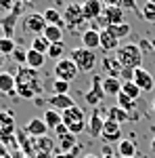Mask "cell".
<instances>
[{
  "mask_svg": "<svg viewBox=\"0 0 155 158\" xmlns=\"http://www.w3.org/2000/svg\"><path fill=\"white\" fill-rule=\"evenodd\" d=\"M105 11V4L101 0H84L82 2V13L86 21H96Z\"/></svg>",
  "mask_w": 155,
  "mask_h": 158,
  "instance_id": "obj_10",
  "label": "cell"
},
{
  "mask_svg": "<svg viewBox=\"0 0 155 158\" xmlns=\"http://www.w3.org/2000/svg\"><path fill=\"white\" fill-rule=\"evenodd\" d=\"M151 114H155V99L151 101Z\"/></svg>",
  "mask_w": 155,
  "mask_h": 158,
  "instance_id": "obj_49",
  "label": "cell"
},
{
  "mask_svg": "<svg viewBox=\"0 0 155 158\" xmlns=\"http://www.w3.org/2000/svg\"><path fill=\"white\" fill-rule=\"evenodd\" d=\"M17 2H21V0H0V13H13V9L17 6Z\"/></svg>",
  "mask_w": 155,
  "mask_h": 158,
  "instance_id": "obj_40",
  "label": "cell"
},
{
  "mask_svg": "<svg viewBox=\"0 0 155 158\" xmlns=\"http://www.w3.org/2000/svg\"><path fill=\"white\" fill-rule=\"evenodd\" d=\"M122 85L124 82L119 78H111V76L103 78V91H105V95H111V97H118L122 93Z\"/></svg>",
  "mask_w": 155,
  "mask_h": 158,
  "instance_id": "obj_21",
  "label": "cell"
},
{
  "mask_svg": "<svg viewBox=\"0 0 155 158\" xmlns=\"http://www.w3.org/2000/svg\"><path fill=\"white\" fill-rule=\"evenodd\" d=\"M9 158H27V156H25L21 150H15V152H11V154H9Z\"/></svg>",
  "mask_w": 155,
  "mask_h": 158,
  "instance_id": "obj_45",
  "label": "cell"
},
{
  "mask_svg": "<svg viewBox=\"0 0 155 158\" xmlns=\"http://www.w3.org/2000/svg\"><path fill=\"white\" fill-rule=\"evenodd\" d=\"M17 49L15 40L13 38H6V36H0V55H13V51Z\"/></svg>",
  "mask_w": 155,
  "mask_h": 158,
  "instance_id": "obj_33",
  "label": "cell"
},
{
  "mask_svg": "<svg viewBox=\"0 0 155 158\" xmlns=\"http://www.w3.org/2000/svg\"><path fill=\"white\" fill-rule=\"evenodd\" d=\"M25 65L32 68V70H40V68L44 65V55L29 47V49H27V63H25Z\"/></svg>",
  "mask_w": 155,
  "mask_h": 158,
  "instance_id": "obj_29",
  "label": "cell"
},
{
  "mask_svg": "<svg viewBox=\"0 0 155 158\" xmlns=\"http://www.w3.org/2000/svg\"><path fill=\"white\" fill-rule=\"evenodd\" d=\"M46 103L50 106V110H57V112H65L76 106L73 97H69V95H50V97H46Z\"/></svg>",
  "mask_w": 155,
  "mask_h": 158,
  "instance_id": "obj_15",
  "label": "cell"
},
{
  "mask_svg": "<svg viewBox=\"0 0 155 158\" xmlns=\"http://www.w3.org/2000/svg\"><path fill=\"white\" fill-rule=\"evenodd\" d=\"M55 78H59V80H65V82H72V80H76V76L80 74V70H78V65L73 63L72 59H59L57 63H55Z\"/></svg>",
  "mask_w": 155,
  "mask_h": 158,
  "instance_id": "obj_7",
  "label": "cell"
},
{
  "mask_svg": "<svg viewBox=\"0 0 155 158\" xmlns=\"http://www.w3.org/2000/svg\"><path fill=\"white\" fill-rule=\"evenodd\" d=\"M105 6H119V0H101Z\"/></svg>",
  "mask_w": 155,
  "mask_h": 158,
  "instance_id": "obj_46",
  "label": "cell"
},
{
  "mask_svg": "<svg viewBox=\"0 0 155 158\" xmlns=\"http://www.w3.org/2000/svg\"><path fill=\"white\" fill-rule=\"evenodd\" d=\"M0 93L2 95H13L17 93V82L11 72H0Z\"/></svg>",
  "mask_w": 155,
  "mask_h": 158,
  "instance_id": "obj_18",
  "label": "cell"
},
{
  "mask_svg": "<svg viewBox=\"0 0 155 158\" xmlns=\"http://www.w3.org/2000/svg\"><path fill=\"white\" fill-rule=\"evenodd\" d=\"M107 120H113L118 122V124H124L126 120H132V116L126 112V110H122L119 106H111L107 110Z\"/></svg>",
  "mask_w": 155,
  "mask_h": 158,
  "instance_id": "obj_23",
  "label": "cell"
},
{
  "mask_svg": "<svg viewBox=\"0 0 155 158\" xmlns=\"http://www.w3.org/2000/svg\"><path fill=\"white\" fill-rule=\"evenodd\" d=\"M15 137V116L9 110H0V139H11Z\"/></svg>",
  "mask_w": 155,
  "mask_h": 158,
  "instance_id": "obj_9",
  "label": "cell"
},
{
  "mask_svg": "<svg viewBox=\"0 0 155 158\" xmlns=\"http://www.w3.org/2000/svg\"><path fill=\"white\" fill-rule=\"evenodd\" d=\"M13 59L19 63V68H21V65H25V63H27V51H23L21 47H17V49L13 51Z\"/></svg>",
  "mask_w": 155,
  "mask_h": 158,
  "instance_id": "obj_39",
  "label": "cell"
},
{
  "mask_svg": "<svg viewBox=\"0 0 155 158\" xmlns=\"http://www.w3.org/2000/svg\"><path fill=\"white\" fill-rule=\"evenodd\" d=\"M21 2H23V4H32L34 0H21Z\"/></svg>",
  "mask_w": 155,
  "mask_h": 158,
  "instance_id": "obj_53",
  "label": "cell"
},
{
  "mask_svg": "<svg viewBox=\"0 0 155 158\" xmlns=\"http://www.w3.org/2000/svg\"><path fill=\"white\" fill-rule=\"evenodd\" d=\"M4 65V55H0V68Z\"/></svg>",
  "mask_w": 155,
  "mask_h": 158,
  "instance_id": "obj_51",
  "label": "cell"
},
{
  "mask_svg": "<svg viewBox=\"0 0 155 158\" xmlns=\"http://www.w3.org/2000/svg\"><path fill=\"white\" fill-rule=\"evenodd\" d=\"M82 47L84 49L96 51L101 49V30H95V27H88L82 32Z\"/></svg>",
  "mask_w": 155,
  "mask_h": 158,
  "instance_id": "obj_14",
  "label": "cell"
},
{
  "mask_svg": "<svg viewBox=\"0 0 155 158\" xmlns=\"http://www.w3.org/2000/svg\"><path fill=\"white\" fill-rule=\"evenodd\" d=\"M63 21L67 27H80L84 25V13H82V2H69L67 6H65V11H63Z\"/></svg>",
  "mask_w": 155,
  "mask_h": 158,
  "instance_id": "obj_6",
  "label": "cell"
},
{
  "mask_svg": "<svg viewBox=\"0 0 155 158\" xmlns=\"http://www.w3.org/2000/svg\"><path fill=\"white\" fill-rule=\"evenodd\" d=\"M0 158H9V148L0 141Z\"/></svg>",
  "mask_w": 155,
  "mask_h": 158,
  "instance_id": "obj_44",
  "label": "cell"
},
{
  "mask_svg": "<svg viewBox=\"0 0 155 158\" xmlns=\"http://www.w3.org/2000/svg\"><path fill=\"white\" fill-rule=\"evenodd\" d=\"M101 139L103 141H107V143H113V141H122L124 137H122V124L113 120H107L105 118V127H103V135H101Z\"/></svg>",
  "mask_w": 155,
  "mask_h": 158,
  "instance_id": "obj_11",
  "label": "cell"
},
{
  "mask_svg": "<svg viewBox=\"0 0 155 158\" xmlns=\"http://www.w3.org/2000/svg\"><path fill=\"white\" fill-rule=\"evenodd\" d=\"M101 49L103 51H118L119 49V40L113 36L111 30H101Z\"/></svg>",
  "mask_w": 155,
  "mask_h": 158,
  "instance_id": "obj_20",
  "label": "cell"
},
{
  "mask_svg": "<svg viewBox=\"0 0 155 158\" xmlns=\"http://www.w3.org/2000/svg\"><path fill=\"white\" fill-rule=\"evenodd\" d=\"M103 127H105V118L99 114V110L90 114V120H88V133L92 137H101L103 135Z\"/></svg>",
  "mask_w": 155,
  "mask_h": 158,
  "instance_id": "obj_19",
  "label": "cell"
},
{
  "mask_svg": "<svg viewBox=\"0 0 155 158\" xmlns=\"http://www.w3.org/2000/svg\"><path fill=\"white\" fill-rule=\"evenodd\" d=\"M109 30L113 32V36L118 38V40H122V38H126V36H130V32H132V27L126 23V21H124L122 25H111Z\"/></svg>",
  "mask_w": 155,
  "mask_h": 158,
  "instance_id": "obj_34",
  "label": "cell"
},
{
  "mask_svg": "<svg viewBox=\"0 0 155 158\" xmlns=\"http://www.w3.org/2000/svg\"><path fill=\"white\" fill-rule=\"evenodd\" d=\"M63 53H65V44H63V42H55V44H50V49H48V57L59 61V59H63Z\"/></svg>",
  "mask_w": 155,
  "mask_h": 158,
  "instance_id": "obj_36",
  "label": "cell"
},
{
  "mask_svg": "<svg viewBox=\"0 0 155 158\" xmlns=\"http://www.w3.org/2000/svg\"><path fill=\"white\" fill-rule=\"evenodd\" d=\"M101 17L105 19V25H107V27L124 23V11H122L119 6H105V11H103Z\"/></svg>",
  "mask_w": 155,
  "mask_h": 158,
  "instance_id": "obj_16",
  "label": "cell"
},
{
  "mask_svg": "<svg viewBox=\"0 0 155 158\" xmlns=\"http://www.w3.org/2000/svg\"><path fill=\"white\" fill-rule=\"evenodd\" d=\"M69 59L78 65V70L80 72H90V70H95L96 65V51H90V49H84V47H78V49L72 51V57Z\"/></svg>",
  "mask_w": 155,
  "mask_h": 158,
  "instance_id": "obj_4",
  "label": "cell"
},
{
  "mask_svg": "<svg viewBox=\"0 0 155 158\" xmlns=\"http://www.w3.org/2000/svg\"><path fill=\"white\" fill-rule=\"evenodd\" d=\"M32 158H50V154H42V152H38V154H34Z\"/></svg>",
  "mask_w": 155,
  "mask_h": 158,
  "instance_id": "obj_47",
  "label": "cell"
},
{
  "mask_svg": "<svg viewBox=\"0 0 155 158\" xmlns=\"http://www.w3.org/2000/svg\"><path fill=\"white\" fill-rule=\"evenodd\" d=\"M42 36L46 38L50 44H55V42H63V27L46 25V30H44V34H42Z\"/></svg>",
  "mask_w": 155,
  "mask_h": 158,
  "instance_id": "obj_30",
  "label": "cell"
},
{
  "mask_svg": "<svg viewBox=\"0 0 155 158\" xmlns=\"http://www.w3.org/2000/svg\"><path fill=\"white\" fill-rule=\"evenodd\" d=\"M141 17H143L145 21H149V23H155V4H145L143 9H141Z\"/></svg>",
  "mask_w": 155,
  "mask_h": 158,
  "instance_id": "obj_38",
  "label": "cell"
},
{
  "mask_svg": "<svg viewBox=\"0 0 155 158\" xmlns=\"http://www.w3.org/2000/svg\"><path fill=\"white\" fill-rule=\"evenodd\" d=\"M132 82L138 86L141 91H153L155 78H153L149 72H147L145 68H138V70H134V80H132Z\"/></svg>",
  "mask_w": 155,
  "mask_h": 158,
  "instance_id": "obj_13",
  "label": "cell"
},
{
  "mask_svg": "<svg viewBox=\"0 0 155 158\" xmlns=\"http://www.w3.org/2000/svg\"><path fill=\"white\" fill-rule=\"evenodd\" d=\"M149 42H151V51H155V38H153V40H149Z\"/></svg>",
  "mask_w": 155,
  "mask_h": 158,
  "instance_id": "obj_50",
  "label": "cell"
},
{
  "mask_svg": "<svg viewBox=\"0 0 155 158\" xmlns=\"http://www.w3.org/2000/svg\"><path fill=\"white\" fill-rule=\"evenodd\" d=\"M15 82H17V95L23 97V99H36V95L42 91L38 70H32V68H27V65H21V68L17 70Z\"/></svg>",
  "mask_w": 155,
  "mask_h": 158,
  "instance_id": "obj_1",
  "label": "cell"
},
{
  "mask_svg": "<svg viewBox=\"0 0 155 158\" xmlns=\"http://www.w3.org/2000/svg\"><path fill=\"white\" fill-rule=\"evenodd\" d=\"M21 27L27 34H34L36 36H42L44 30H46V21H44V15L42 13H25L23 19H21Z\"/></svg>",
  "mask_w": 155,
  "mask_h": 158,
  "instance_id": "obj_5",
  "label": "cell"
},
{
  "mask_svg": "<svg viewBox=\"0 0 155 158\" xmlns=\"http://www.w3.org/2000/svg\"><path fill=\"white\" fill-rule=\"evenodd\" d=\"M61 114H63V124L67 127V131L72 135H78L86 129V116H84V112L78 108V106L65 110V112H61Z\"/></svg>",
  "mask_w": 155,
  "mask_h": 158,
  "instance_id": "obj_3",
  "label": "cell"
},
{
  "mask_svg": "<svg viewBox=\"0 0 155 158\" xmlns=\"http://www.w3.org/2000/svg\"><path fill=\"white\" fill-rule=\"evenodd\" d=\"M42 15H44V21H46V25H57V27H63V25H65V21H63V13L57 11L55 6H48V9L42 13Z\"/></svg>",
  "mask_w": 155,
  "mask_h": 158,
  "instance_id": "obj_22",
  "label": "cell"
},
{
  "mask_svg": "<svg viewBox=\"0 0 155 158\" xmlns=\"http://www.w3.org/2000/svg\"><path fill=\"white\" fill-rule=\"evenodd\" d=\"M147 2H149V4H155V0H147Z\"/></svg>",
  "mask_w": 155,
  "mask_h": 158,
  "instance_id": "obj_55",
  "label": "cell"
},
{
  "mask_svg": "<svg viewBox=\"0 0 155 158\" xmlns=\"http://www.w3.org/2000/svg\"><path fill=\"white\" fill-rule=\"evenodd\" d=\"M42 118H44V122H46V127H48V129H52V131H55L59 124H63V114L57 112V110H50V108H48L46 112H44V116H42Z\"/></svg>",
  "mask_w": 155,
  "mask_h": 158,
  "instance_id": "obj_27",
  "label": "cell"
},
{
  "mask_svg": "<svg viewBox=\"0 0 155 158\" xmlns=\"http://www.w3.org/2000/svg\"><path fill=\"white\" fill-rule=\"evenodd\" d=\"M103 158H119V156H115V154H109V156H103Z\"/></svg>",
  "mask_w": 155,
  "mask_h": 158,
  "instance_id": "obj_54",
  "label": "cell"
},
{
  "mask_svg": "<svg viewBox=\"0 0 155 158\" xmlns=\"http://www.w3.org/2000/svg\"><path fill=\"white\" fill-rule=\"evenodd\" d=\"M73 148H78V139H76V135L67 133L65 137H61V139H59V148H57V154H65V152H72Z\"/></svg>",
  "mask_w": 155,
  "mask_h": 158,
  "instance_id": "obj_28",
  "label": "cell"
},
{
  "mask_svg": "<svg viewBox=\"0 0 155 158\" xmlns=\"http://www.w3.org/2000/svg\"><path fill=\"white\" fill-rule=\"evenodd\" d=\"M136 154V143L132 139H122L118 143V156L119 158H134Z\"/></svg>",
  "mask_w": 155,
  "mask_h": 158,
  "instance_id": "obj_26",
  "label": "cell"
},
{
  "mask_svg": "<svg viewBox=\"0 0 155 158\" xmlns=\"http://www.w3.org/2000/svg\"><path fill=\"white\" fill-rule=\"evenodd\" d=\"M36 148H38V152H42V154H57V143H55V139L48 137V135L38 137L36 139Z\"/></svg>",
  "mask_w": 155,
  "mask_h": 158,
  "instance_id": "obj_24",
  "label": "cell"
},
{
  "mask_svg": "<svg viewBox=\"0 0 155 158\" xmlns=\"http://www.w3.org/2000/svg\"><path fill=\"white\" fill-rule=\"evenodd\" d=\"M122 93H124V95H128L132 101H138L143 91H141V89H138V86H136V85L130 80V82H124V85H122Z\"/></svg>",
  "mask_w": 155,
  "mask_h": 158,
  "instance_id": "obj_31",
  "label": "cell"
},
{
  "mask_svg": "<svg viewBox=\"0 0 155 158\" xmlns=\"http://www.w3.org/2000/svg\"><path fill=\"white\" fill-rule=\"evenodd\" d=\"M19 21V13H9V15H4L2 19H0V32L4 34L6 38H13V32H15V25Z\"/></svg>",
  "mask_w": 155,
  "mask_h": 158,
  "instance_id": "obj_17",
  "label": "cell"
},
{
  "mask_svg": "<svg viewBox=\"0 0 155 158\" xmlns=\"http://www.w3.org/2000/svg\"><path fill=\"white\" fill-rule=\"evenodd\" d=\"M52 95H69V82L55 78L52 80Z\"/></svg>",
  "mask_w": 155,
  "mask_h": 158,
  "instance_id": "obj_35",
  "label": "cell"
},
{
  "mask_svg": "<svg viewBox=\"0 0 155 158\" xmlns=\"http://www.w3.org/2000/svg\"><path fill=\"white\" fill-rule=\"evenodd\" d=\"M23 129H25V133L29 135V137H34V139L48 135V127H46V122H44V118H32V120L25 122Z\"/></svg>",
  "mask_w": 155,
  "mask_h": 158,
  "instance_id": "obj_12",
  "label": "cell"
},
{
  "mask_svg": "<svg viewBox=\"0 0 155 158\" xmlns=\"http://www.w3.org/2000/svg\"><path fill=\"white\" fill-rule=\"evenodd\" d=\"M32 49L42 53V55H48V49H50V42H48L44 36H36L32 40Z\"/></svg>",
  "mask_w": 155,
  "mask_h": 158,
  "instance_id": "obj_32",
  "label": "cell"
},
{
  "mask_svg": "<svg viewBox=\"0 0 155 158\" xmlns=\"http://www.w3.org/2000/svg\"><path fill=\"white\" fill-rule=\"evenodd\" d=\"M151 152H153V154H155V137H153V139H151Z\"/></svg>",
  "mask_w": 155,
  "mask_h": 158,
  "instance_id": "obj_48",
  "label": "cell"
},
{
  "mask_svg": "<svg viewBox=\"0 0 155 158\" xmlns=\"http://www.w3.org/2000/svg\"><path fill=\"white\" fill-rule=\"evenodd\" d=\"M103 70H105L107 76H111V78H119L124 68L119 65V61L115 59V57H105V59H103Z\"/></svg>",
  "mask_w": 155,
  "mask_h": 158,
  "instance_id": "obj_25",
  "label": "cell"
},
{
  "mask_svg": "<svg viewBox=\"0 0 155 158\" xmlns=\"http://www.w3.org/2000/svg\"><path fill=\"white\" fill-rule=\"evenodd\" d=\"M67 133H69V131H67V127H65V124H59V127L55 129V135H57V139H61V137H65Z\"/></svg>",
  "mask_w": 155,
  "mask_h": 158,
  "instance_id": "obj_43",
  "label": "cell"
},
{
  "mask_svg": "<svg viewBox=\"0 0 155 158\" xmlns=\"http://www.w3.org/2000/svg\"><path fill=\"white\" fill-rule=\"evenodd\" d=\"M78 152H80V146L73 148L72 152H65V154H55L52 158H76V156H78Z\"/></svg>",
  "mask_w": 155,
  "mask_h": 158,
  "instance_id": "obj_42",
  "label": "cell"
},
{
  "mask_svg": "<svg viewBox=\"0 0 155 158\" xmlns=\"http://www.w3.org/2000/svg\"><path fill=\"white\" fill-rule=\"evenodd\" d=\"M103 99H105V91H103V78L96 74V76H92V85H90V89L84 93V101H86L88 106L96 108V106H99Z\"/></svg>",
  "mask_w": 155,
  "mask_h": 158,
  "instance_id": "obj_8",
  "label": "cell"
},
{
  "mask_svg": "<svg viewBox=\"0 0 155 158\" xmlns=\"http://www.w3.org/2000/svg\"><path fill=\"white\" fill-rule=\"evenodd\" d=\"M119 9L122 11H138L136 0H119Z\"/></svg>",
  "mask_w": 155,
  "mask_h": 158,
  "instance_id": "obj_41",
  "label": "cell"
},
{
  "mask_svg": "<svg viewBox=\"0 0 155 158\" xmlns=\"http://www.w3.org/2000/svg\"><path fill=\"white\" fill-rule=\"evenodd\" d=\"M115 59L119 61V65L124 70H138L143 63V51L134 42H126L115 51Z\"/></svg>",
  "mask_w": 155,
  "mask_h": 158,
  "instance_id": "obj_2",
  "label": "cell"
},
{
  "mask_svg": "<svg viewBox=\"0 0 155 158\" xmlns=\"http://www.w3.org/2000/svg\"><path fill=\"white\" fill-rule=\"evenodd\" d=\"M118 106H119L122 110H126V112L130 114L132 110L136 108V101H132V99L128 97V95H124V93H119V95H118Z\"/></svg>",
  "mask_w": 155,
  "mask_h": 158,
  "instance_id": "obj_37",
  "label": "cell"
},
{
  "mask_svg": "<svg viewBox=\"0 0 155 158\" xmlns=\"http://www.w3.org/2000/svg\"><path fill=\"white\" fill-rule=\"evenodd\" d=\"M84 158H99V156H95V154H86Z\"/></svg>",
  "mask_w": 155,
  "mask_h": 158,
  "instance_id": "obj_52",
  "label": "cell"
}]
</instances>
